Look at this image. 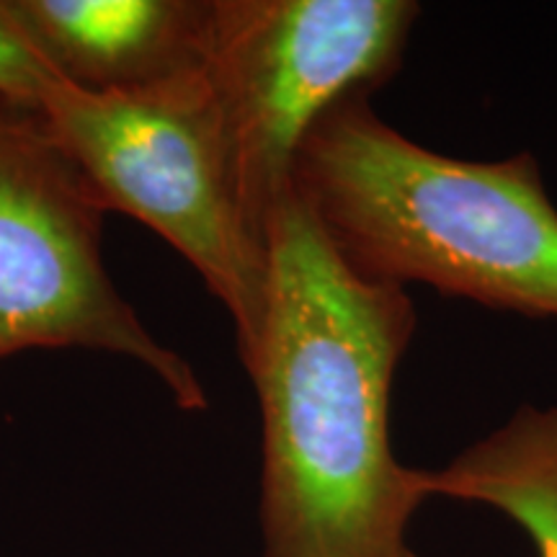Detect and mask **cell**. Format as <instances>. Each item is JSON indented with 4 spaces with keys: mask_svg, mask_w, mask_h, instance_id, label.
<instances>
[{
    "mask_svg": "<svg viewBox=\"0 0 557 557\" xmlns=\"http://www.w3.org/2000/svg\"><path fill=\"white\" fill-rule=\"evenodd\" d=\"M267 318L243 364L261 413L263 557H418L423 468L389 436L413 297L348 267L295 184L267 220Z\"/></svg>",
    "mask_w": 557,
    "mask_h": 557,
    "instance_id": "cell-1",
    "label": "cell"
},
{
    "mask_svg": "<svg viewBox=\"0 0 557 557\" xmlns=\"http://www.w3.org/2000/svg\"><path fill=\"white\" fill-rule=\"evenodd\" d=\"M107 212L148 225L233 320L243 364L269 297L267 240L243 207L233 148L205 70L129 90L60 83L39 107Z\"/></svg>",
    "mask_w": 557,
    "mask_h": 557,
    "instance_id": "cell-3",
    "label": "cell"
},
{
    "mask_svg": "<svg viewBox=\"0 0 557 557\" xmlns=\"http://www.w3.org/2000/svg\"><path fill=\"white\" fill-rule=\"evenodd\" d=\"M13 18L70 86L129 90L199 67L209 0H9Z\"/></svg>",
    "mask_w": 557,
    "mask_h": 557,
    "instance_id": "cell-6",
    "label": "cell"
},
{
    "mask_svg": "<svg viewBox=\"0 0 557 557\" xmlns=\"http://www.w3.org/2000/svg\"><path fill=\"white\" fill-rule=\"evenodd\" d=\"M429 498H455L506 513L537 557H557V406L524 403L444 468H423Z\"/></svg>",
    "mask_w": 557,
    "mask_h": 557,
    "instance_id": "cell-7",
    "label": "cell"
},
{
    "mask_svg": "<svg viewBox=\"0 0 557 557\" xmlns=\"http://www.w3.org/2000/svg\"><path fill=\"white\" fill-rule=\"evenodd\" d=\"M295 189L364 278L557 320V209L532 152L429 150L361 94L305 137Z\"/></svg>",
    "mask_w": 557,
    "mask_h": 557,
    "instance_id": "cell-2",
    "label": "cell"
},
{
    "mask_svg": "<svg viewBox=\"0 0 557 557\" xmlns=\"http://www.w3.org/2000/svg\"><path fill=\"white\" fill-rule=\"evenodd\" d=\"M418 16L416 0H209L201 70L263 240L305 137L341 101L400 73Z\"/></svg>",
    "mask_w": 557,
    "mask_h": 557,
    "instance_id": "cell-4",
    "label": "cell"
},
{
    "mask_svg": "<svg viewBox=\"0 0 557 557\" xmlns=\"http://www.w3.org/2000/svg\"><path fill=\"white\" fill-rule=\"evenodd\" d=\"M60 83L65 81L21 32L9 0H0V99L39 111L47 94Z\"/></svg>",
    "mask_w": 557,
    "mask_h": 557,
    "instance_id": "cell-8",
    "label": "cell"
},
{
    "mask_svg": "<svg viewBox=\"0 0 557 557\" xmlns=\"http://www.w3.org/2000/svg\"><path fill=\"white\" fill-rule=\"evenodd\" d=\"M107 209L37 109L0 99V361L86 348L150 372L173 406L205 410V382L165 346L103 261Z\"/></svg>",
    "mask_w": 557,
    "mask_h": 557,
    "instance_id": "cell-5",
    "label": "cell"
}]
</instances>
